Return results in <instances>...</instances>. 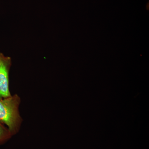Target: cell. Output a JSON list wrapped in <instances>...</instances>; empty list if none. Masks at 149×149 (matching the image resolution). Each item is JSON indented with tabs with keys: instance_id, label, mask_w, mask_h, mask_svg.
<instances>
[{
	"instance_id": "obj_1",
	"label": "cell",
	"mask_w": 149,
	"mask_h": 149,
	"mask_svg": "<svg viewBox=\"0 0 149 149\" xmlns=\"http://www.w3.org/2000/svg\"><path fill=\"white\" fill-rule=\"evenodd\" d=\"M20 103L17 94L6 98L0 97V122L7 126L12 136L18 133L23 121L19 110Z\"/></svg>"
},
{
	"instance_id": "obj_2",
	"label": "cell",
	"mask_w": 149,
	"mask_h": 149,
	"mask_svg": "<svg viewBox=\"0 0 149 149\" xmlns=\"http://www.w3.org/2000/svg\"><path fill=\"white\" fill-rule=\"evenodd\" d=\"M11 58L0 52V97L6 98L11 96L9 89V71Z\"/></svg>"
},
{
	"instance_id": "obj_3",
	"label": "cell",
	"mask_w": 149,
	"mask_h": 149,
	"mask_svg": "<svg viewBox=\"0 0 149 149\" xmlns=\"http://www.w3.org/2000/svg\"><path fill=\"white\" fill-rule=\"evenodd\" d=\"M12 136L8 128L0 122V145L5 143Z\"/></svg>"
}]
</instances>
